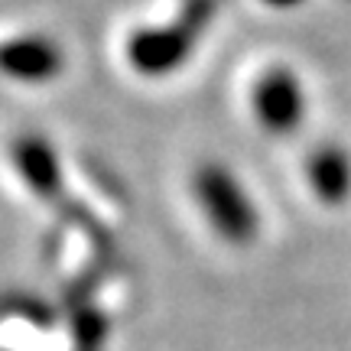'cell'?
<instances>
[{
  "label": "cell",
  "instance_id": "1",
  "mask_svg": "<svg viewBox=\"0 0 351 351\" xmlns=\"http://www.w3.org/2000/svg\"><path fill=\"white\" fill-rule=\"evenodd\" d=\"M218 0H186L182 13L176 16L169 26H153V29H137L130 43H127V59L140 75H169L186 62L195 43H199L202 29L212 23Z\"/></svg>",
  "mask_w": 351,
  "mask_h": 351
},
{
  "label": "cell",
  "instance_id": "2",
  "mask_svg": "<svg viewBox=\"0 0 351 351\" xmlns=\"http://www.w3.org/2000/svg\"><path fill=\"white\" fill-rule=\"evenodd\" d=\"M195 195H199L202 208L208 212L215 228L234 241H244L254 234L257 218L244 189L234 176L228 173L221 163H205L195 176Z\"/></svg>",
  "mask_w": 351,
  "mask_h": 351
},
{
  "label": "cell",
  "instance_id": "3",
  "mask_svg": "<svg viewBox=\"0 0 351 351\" xmlns=\"http://www.w3.org/2000/svg\"><path fill=\"white\" fill-rule=\"evenodd\" d=\"M254 114L270 134H293L306 114L300 78L289 69H270L254 85Z\"/></svg>",
  "mask_w": 351,
  "mask_h": 351
},
{
  "label": "cell",
  "instance_id": "4",
  "mask_svg": "<svg viewBox=\"0 0 351 351\" xmlns=\"http://www.w3.org/2000/svg\"><path fill=\"white\" fill-rule=\"evenodd\" d=\"M0 72L16 82H49L62 72V49L46 36H20L0 46Z\"/></svg>",
  "mask_w": 351,
  "mask_h": 351
},
{
  "label": "cell",
  "instance_id": "5",
  "mask_svg": "<svg viewBox=\"0 0 351 351\" xmlns=\"http://www.w3.org/2000/svg\"><path fill=\"white\" fill-rule=\"evenodd\" d=\"M309 182L319 199L339 205L351 192V156L335 143H326L309 156Z\"/></svg>",
  "mask_w": 351,
  "mask_h": 351
},
{
  "label": "cell",
  "instance_id": "6",
  "mask_svg": "<svg viewBox=\"0 0 351 351\" xmlns=\"http://www.w3.org/2000/svg\"><path fill=\"white\" fill-rule=\"evenodd\" d=\"M13 160H16V169L23 173V179L39 195H52L59 189V160L46 140L20 137L13 147Z\"/></svg>",
  "mask_w": 351,
  "mask_h": 351
},
{
  "label": "cell",
  "instance_id": "7",
  "mask_svg": "<svg viewBox=\"0 0 351 351\" xmlns=\"http://www.w3.org/2000/svg\"><path fill=\"white\" fill-rule=\"evenodd\" d=\"M270 7H296V3H302V0H267Z\"/></svg>",
  "mask_w": 351,
  "mask_h": 351
}]
</instances>
